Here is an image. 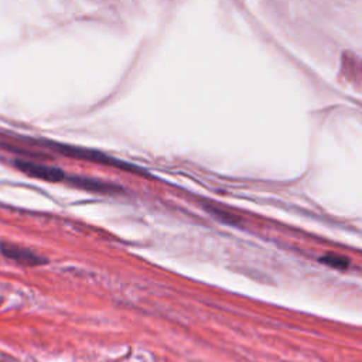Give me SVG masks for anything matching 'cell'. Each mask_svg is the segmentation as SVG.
I'll use <instances>...</instances> for the list:
<instances>
[{
  "instance_id": "cell-2",
  "label": "cell",
  "mask_w": 362,
  "mask_h": 362,
  "mask_svg": "<svg viewBox=\"0 0 362 362\" xmlns=\"http://www.w3.org/2000/svg\"><path fill=\"white\" fill-rule=\"evenodd\" d=\"M0 250L1 253L8 257L10 260L18 263V264H24V266H37L45 262V259H42L41 256H38L37 253L17 246V245H11V243H1L0 245Z\"/></svg>"
},
{
  "instance_id": "cell-1",
  "label": "cell",
  "mask_w": 362,
  "mask_h": 362,
  "mask_svg": "<svg viewBox=\"0 0 362 362\" xmlns=\"http://www.w3.org/2000/svg\"><path fill=\"white\" fill-rule=\"evenodd\" d=\"M16 165L23 173H25L34 178H40V180L49 181V182H59V181L65 180L64 171L57 167H51L47 164H38V163H33V161H24V160L16 161Z\"/></svg>"
},
{
  "instance_id": "cell-3",
  "label": "cell",
  "mask_w": 362,
  "mask_h": 362,
  "mask_svg": "<svg viewBox=\"0 0 362 362\" xmlns=\"http://www.w3.org/2000/svg\"><path fill=\"white\" fill-rule=\"evenodd\" d=\"M324 263H327L328 266L331 267H335V269H346L348 264H349V260L346 257H342V256H335V255H327L321 259Z\"/></svg>"
}]
</instances>
